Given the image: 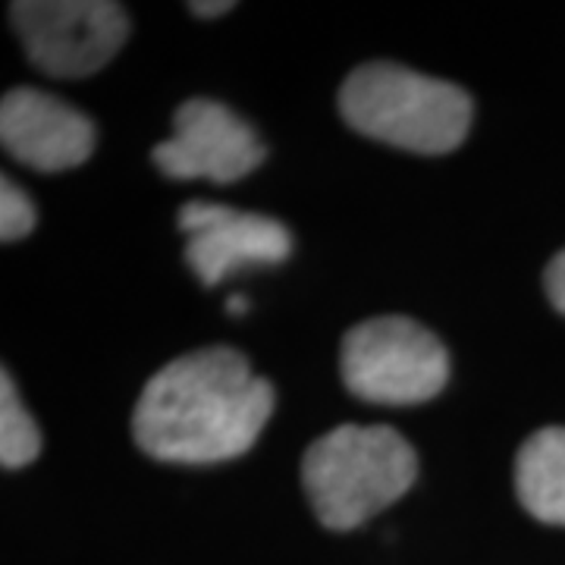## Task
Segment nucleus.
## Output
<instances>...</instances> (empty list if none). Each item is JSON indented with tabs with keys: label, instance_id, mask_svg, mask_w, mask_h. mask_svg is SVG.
<instances>
[{
	"label": "nucleus",
	"instance_id": "10",
	"mask_svg": "<svg viewBox=\"0 0 565 565\" xmlns=\"http://www.w3.org/2000/svg\"><path fill=\"white\" fill-rule=\"evenodd\" d=\"M41 452V430L22 405L10 371L0 374V465L7 471L25 468Z\"/></svg>",
	"mask_w": 565,
	"mask_h": 565
},
{
	"label": "nucleus",
	"instance_id": "3",
	"mask_svg": "<svg viewBox=\"0 0 565 565\" xmlns=\"http://www.w3.org/2000/svg\"><path fill=\"white\" fill-rule=\"evenodd\" d=\"M345 122L367 139L415 154H449L468 136L471 98L403 63H364L340 88Z\"/></svg>",
	"mask_w": 565,
	"mask_h": 565
},
{
	"label": "nucleus",
	"instance_id": "6",
	"mask_svg": "<svg viewBox=\"0 0 565 565\" xmlns=\"http://www.w3.org/2000/svg\"><path fill=\"white\" fill-rule=\"evenodd\" d=\"M264 161V145L230 107L192 98L173 117V136L154 148V163L170 180L236 182Z\"/></svg>",
	"mask_w": 565,
	"mask_h": 565
},
{
	"label": "nucleus",
	"instance_id": "11",
	"mask_svg": "<svg viewBox=\"0 0 565 565\" xmlns=\"http://www.w3.org/2000/svg\"><path fill=\"white\" fill-rule=\"evenodd\" d=\"M39 223V211L32 199L22 192L13 180H0V239L3 243H17L22 236H29Z\"/></svg>",
	"mask_w": 565,
	"mask_h": 565
},
{
	"label": "nucleus",
	"instance_id": "5",
	"mask_svg": "<svg viewBox=\"0 0 565 565\" xmlns=\"http://www.w3.org/2000/svg\"><path fill=\"white\" fill-rule=\"evenodd\" d=\"M10 20L29 61L54 79L98 73L129 35L126 10L107 0H22Z\"/></svg>",
	"mask_w": 565,
	"mask_h": 565
},
{
	"label": "nucleus",
	"instance_id": "13",
	"mask_svg": "<svg viewBox=\"0 0 565 565\" xmlns=\"http://www.w3.org/2000/svg\"><path fill=\"white\" fill-rule=\"evenodd\" d=\"M189 10H192L195 17H221V13H230V10H233V3H230V0H221V3H202V0H195V3H189Z\"/></svg>",
	"mask_w": 565,
	"mask_h": 565
},
{
	"label": "nucleus",
	"instance_id": "14",
	"mask_svg": "<svg viewBox=\"0 0 565 565\" xmlns=\"http://www.w3.org/2000/svg\"><path fill=\"white\" fill-rule=\"evenodd\" d=\"M226 308H230V315H243L245 308H248V302H245L243 296H233V299L226 302Z\"/></svg>",
	"mask_w": 565,
	"mask_h": 565
},
{
	"label": "nucleus",
	"instance_id": "8",
	"mask_svg": "<svg viewBox=\"0 0 565 565\" xmlns=\"http://www.w3.org/2000/svg\"><path fill=\"white\" fill-rule=\"evenodd\" d=\"M0 141L7 154L25 167L61 173L88 161L95 151V126L73 104L20 85L0 102Z\"/></svg>",
	"mask_w": 565,
	"mask_h": 565
},
{
	"label": "nucleus",
	"instance_id": "9",
	"mask_svg": "<svg viewBox=\"0 0 565 565\" xmlns=\"http://www.w3.org/2000/svg\"><path fill=\"white\" fill-rule=\"evenodd\" d=\"M515 490L537 522L565 525V427L527 437L515 459Z\"/></svg>",
	"mask_w": 565,
	"mask_h": 565
},
{
	"label": "nucleus",
	"instance_id": "7",
	"mask_svg": "<svg viewBox=\"0 0 565 565\" xmlns=\"http://www.w3.org/2000/svg\"><path fill=\"white\" fill-rule=\"evenodd\" d=\"M180 230L185 262L204 286H217L248 264H280L292 252V236L280 221L226 204H182Z\"/></svg>",
	"mask_w": 565,
	"mask_h": 565
},
{
	"label": "nucleus",
	"instance_id": "12",
	"mask_svg": "<svg viewBox=\"0 0 565 565\" xmlns=\"http://www.w3.org/2000/svg\"><path fill=\"white\" fill-rule=\"evenodd\" d=\"M546 282V296H550V302L556 305V311H563L565 315V252H559L550 267H546L544 274Z\"/></svg>",
	"mask_w": 565,
	"mask_h": 565
},
{
	"label": "nucleus",
	"instance_id": "1",
	"mask_svg": "<svg viewBox=\"0 0 565 565\" xmlns=\"http://www.w3.org/2000/svg\"><path fill=\"white\" fill-rule=\"evenodd\" d=\"M274 412V386L243 352L214 345L173 359L145 384L132 434L161 462L211 465L248 452Z\"/></svg>",
	"mask_w": 565,
	"mask_h": 565
},
{
	"label": "nucleus",
	"instance_id": "4",
	"mask_svg": "<svg viewBox=\"0 0 565 565\" xmlns=\"http://www.w3.org/2000/svg\"><path fill=\"white\" fill-rule=\"evenodd\" d=\"M340 371L364 403L415 405L444 390L449 355L427 327L403 315H384L345 333Z\"/></svg>",
	"mask_w": 565,
	"mask_h": 565
},
{
	"label": "nucleus",
	"instance_id": "2",
	"mask_svg": "<svg viewBox=\"0 0 565 565\" xmlns=\"http://www.w3.org/2000/svg\"><path fill=\"white\" fill-rule=\"evenodd\" d=\"M418 478V456L386 424H343L308 446L302 481L323 525L352 531L384 512Z\"/></svg>",
	"mask_w": 565,
	"mask_h": 565
}]
</instances>
